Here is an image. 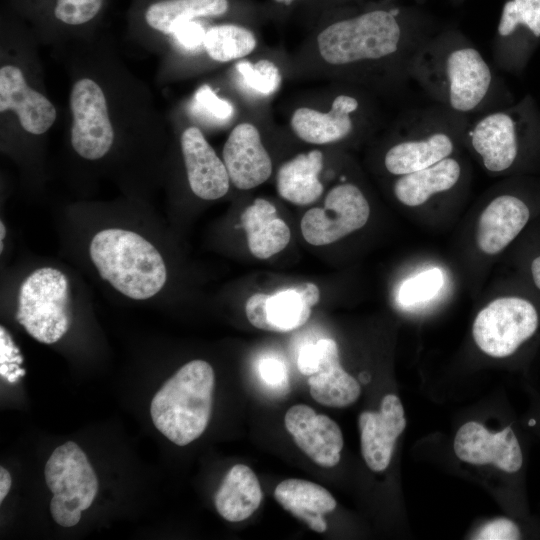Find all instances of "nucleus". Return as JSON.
I'll use <instances>...</instances> for the list:
<instances>
[{
    "instance_id": "f257e3e1",
    "label": "nucleus",
    "mask_w": 540,
    "mask_h": 540,
    "mask_svg": "<svg viewBox=\"0 0 540 540\" xmlns=\"http://www.w3.org/2000/svg\"><path fill=\"white\" fill-rule=\"evenodd\" d=\"M408 75L442 107L465 117L483 110L498 89L482 53L457 33L426 38L409 62Z\"/></svg>"
},
{
    "instance_id": "f03ea898",
    "label": "nucleus",
    "mask_w": 540,
    "mask_h": 540,
    "mask_svg": "<svg viewBox=\"0 0 540 540\" xmlns=\"http://www.w3.org/2000/svg\"><path fill=\"white\" fill-rule=\"evenodd\" d=\"M426 38L405 26L396 12L375 9L328 25L317 36V48L323 61L336 67L397 61L408 70Z\"/></svg>"
},
{
    "instance_id": "7ed1b4c3",
    "label": "nucleus",
    "mask_w": 540,
    "mask_h": 540,
    "mask_svg": "<svg viewBox=\"0 0 540 540\" xmlns=\"http://www.w3.org/2000/svg\"><path fill=\"white\" fill-rule=\"evenodd\" d=\"M464 135L486 170L506 172L540 149V109L527 94L468 121Z\"/></svg>"
},
{
    "instance_id": "20e7f679",
    "label": "nucleus",
    "mask_w": 540,
    "mask_h": 540,
    "mask_svg": "<svg viewBox=\"0 0 540 540\" xmlns=\"http://www.w3.org/2000/svg\"><path fill=\"white\" fill-rule=\"evenodd\" d=\"M89 254L101 278L131 299H149L166 283L167 269L161 254L136 232L101 230L93 236Z\"/></svg>"
},
{
    "instance_id": "39448f33",
    "label": "nucleus",
    "mask_w": 540,
    "mask_h": 540,
    "mask_svg": "<svg viewBox=\"0 0 540 540\" xmlns=\"http://www.w3.org/2000/svg\"><path fill=\"white\" fill-rule=\"evenodd\" d=\"M214 385V370L208 362L196 359L183 365L152 399L155 427L178 446L197 439L211 417Z\"/></svg>"
},
{
    "instance_id": "423d86ee",
    "label": "nucleus",
    "mask_w": 540,
    "mask_h": 540,
    "mask_svg": "<svg viewBox=\"0 0 540 540\" xmlns=\"http://www.w3.org/2000/svg\"><path fill=\"white\" fill-rule=\"evenodd\" d=\"M16 320L41 343L60 340L72 320L66 275L52 267L39 268L28 275L20 286Z\"/></svg>"
},
{
    "instance_id": "0eeeda50",
    "label": "nucleus",
    "mask_w": 540,
    "mask_h": 540,
    "mask_svg": "<svg viewBox=\"0 0 540 540\" xmlns=\"http://www.w3.org/2000/svg\"><path fill=\"white\" fill-rule=\"evenodd\" d=\"M467 122L465 116L444 107L413 115L408 122L411 134L386 151L384 167L390 174L401 176L450 157L455 151L456 129L465 127Z\"/></svg>"
},
{
    "instance_id": "6e6552de",
    "label": "nucleus",
    "mask_w": 540,
    "mask_h": 540,
    "mask_svg": "<svg viewBox=\"0 0 540 540\" xmlns=\"http://www.w3.org/2000/svg\"><path fill=\"white\" fill-rule=\"evenodd\" d=\"M539 329L536 303L522 295H510L493 300L477 314L472 334L485 354L506 358L533 340Z\"/></svg>"
},
{
    "instance_id": "1a4fd4ad",
    "label": "nucleus",
    "mask_w": 540,
    "mask_h": 540,
    "mask_svg": "<svg viewBox=\"0 0 540 540\" xmlns=\"http://www.w3.org/2000/svg\"><path fill=\"white\" fill-rule=\"evenodd\" d=\"M369 216L370 206L360 188L342 183L328 192L324 207L311 208L304 214L300 228L309 244L328 245L362 228Z\"/></svg>"
},
{
    "instance_id": "9d476101",
    "label": "nucleus",
    "mask_w": 540,
    "mask_h": 540,
    "mask_svg": "<svg viewBox=\"0 0 540 540\" xmlns=\"http://www.w3.org/2000/svg\"><path fill=\"white\" fill-rule=\"evenodd\" d=\"M69 103L73 116V149L87 160L102 158L114 142V129L102 88L90 78H81L71 89Z\"/></svg>"
},
{
    "instance_id": "9b49d317",
    "label": "nucleus",
    "mask_w": 540,
    "mask_h": 540,
    "mask_svg": "<svg viewBox=\"0 0 540 540\" xmlns=\"http://www.w3.org/2000/svg\"><path fill=\"white\" fill-rule=\"evenodd\" d=\"M297 367L308 376L312 398L322 405L347 407L361 394L358 381L340 365L338 346L333 339L305 345L299 352Z\"/></svg>"
},
{
    "instance_id": "f8f14e48",
    "label": "nucleus",
    "mask_w": 540,
    "mask_h": 540,
    "mask_svg": "<svg viewBox=\"0 0 540 540\" xmlns=\"http://www.w3.org/2000/svg\"><path fill=\"white\" fill-rule=\"evenodd\" d=\"M540 45V0H508L501 12L494 43L497 65L521 74Z\"/></svg>"
},
{
    "instance_id": "ddd939ff",
    "label": "nucleus",
    "mask_w": 540,
    "mask_h": 540,
    "mask_svg": "<svg viewBox=\"0 0 540 540\" xmlns=\"http://www.w3.org/2000/svg\"><path fill=\"white\" fill-rule=\"evenodd\" d=\"M316 284L302 283L273 294L255 293L245 303V314L252 326L272 332H288L303 326L311 308L319 302Z\"/></svg>"
},
{
    "instance_id": "4468645a",
    "label": "nucleus",
    "mask_w": 540,
    "mask_h": 540,
    "mask_svg": "<svg viewBox=\"0 0 540 540\" xmlns=\"http://www.w3.org/2000/svg\"><path fill=\"white\" fill-rule=\"evenodd\" d=\"M454 451L466 463L492 464L510 474L519 472L524 463L519 439L511 426L493 433L481 423L467 422L455 435Z\"/></svg>"
},
{
    "instance_id": "2eb2a0df",
    "label": "nucleus",
    "mask_w": 540,
    "mask_h": 540,
    "mask_svg": "<svg viewBox=\"0 0 540 540\" xmlns=\"http://www.w3.org/2000/svg\"><path fill=\"white\" fill-rule=\"evenodd\" d=\"M287 431L296 445L317 465H337L343 448V435L338 424L324 414H317L305 404H297L284 416Z\"/></svg>"
},
{
    "instance_id": "dca6fc26",
    "label": "nucleus",
    "mask_w": 540,
    "mask_h": 540,
    "mask_svg": "<svg viewBox=\"0 0 540 540\" xmlns=\"http://www.w3.org/2000/svg\"><path fill=\"white\" fill-rule=\"evenodd\" d=\"M361 452L366 465L374 472L390 464L397 438L406 427L401 400L395 394L385 395L378 411H363L358 417Z\"/></svg>"
},
{
    "instance_id": "f3484780",
    "label": "nucleus",
    "mask_w": 540,
    "mask_h": 540,
    "mask_svg": "<svg viewBox=\"0 0 540 540\" xmlns=\"http://www.w3.org/2000/svg\"><path fill=\"white\" fill-rule=\"evenodd\" d=\"M532 215L533 206L527 196L519 193L496 196L478 219L476 242L479 249L485 254H498L523 232Z\"/></svg>"
},
{
    "instance_id": "a211bd4d",
    "label": "nucleus",
    "mask_w": 540,
    "mask_h": 540,
    "mask_svg": "<svg viewBox=\"0 0 540 540\" xmlns=\"http://www.w3.org/2000/svg\"><path fill=\"white\" fill-rule=\"evenodd\" d=\"M230 182L249 190L263 184L272 173V161L257 127L249 122L236 125L222 151Z\"/></svg>"
},
{
    "instance_id": "6ab92c4d",
    "label": "nucleus",
    "mask_w": 540,
    "mask_h": 540,
    "mask_svg": "<svg viewBox=\"0 0 540 540\" xmlns=\"http://www.w3.org/2000/svg\"><path fill=\"white\" fill-rule=\"evenodd\" d=\"M0 111H13L22 128L33 135L49 130L57 117L52 102L31 88L22 70L14 65L0 68Z\"/></svg>"
},
{
    "instance_id": "aec40b11",
    "label": "nucleus",
    "mask_w": 540,
    "mask_h": 540,
    "mask_svg": "<svg viewBox=\"0 0 540 540\" xmlns=\"http://www.w3.org/2000/svg\"><path fill=\"white\" fill-rule=\"evenodd\" d=\"M180 143L192 192L204 200H216L226 195L230 185L226 166L201 130L195 126L186 128Z\"/></svg>"
},
{
    "instance_id": "412c9836",
    "label": "nucleus",
    "mask_w": 540,
    "mask_h": 540,
    "mask_svg": "<svg viewBox=\"0 0 540 540\" xmlns=\"http://www.w3.org/2000/svg\"><path fill=\"white\" fill-rule=\"evenodd\" d=\"M359 108L360 102L355 96L339 94L328 112L308 107L296 109L291 116L290 126L299 139L310 144L339 142L353 132L354 114Z\"/></svg>"
},
{
    "instance_id": "4be33fe9",
    "label": "nucleus",
    "mask_w": 540,
    "mask_h": 540,
    "mask_svg": "<svg viewBox=\"0 0 540 540\" xmlns=\"http://www.w3.org/2000/svg\"><path fill=\"white\" fill-rule=\"evenodd\" d=\"M275 500L311 530L323 533L327 529L323 516L336 508V500L321 485L304 479H286L274 490Z\"/></svg>"
},
{
    "instance_id": "5701e85b",
    "label": "nucleus",
    "mask_w": 540,
    "mask_h": 540,
    "mask_svg": "<svg viewBox=\"0 0 540 540\" xmlns=\"http://www.w3.org/2000/svg\"><path fill=\"white\" fill-rule=\"evenodd\" d=\"M277 214L271 202L257 198L241 215L249 251L258 259H268L285 249L290 242V228Z\"/></svg>"
},
{
    "instance_id": "b1692460",
    "label": "nucleus",
    "mask_w": 540,
    "mask_h": 540,
    "mask_svg": "<svg viewBox=\"0 0 540 540\" xmlns=\"http://www.w3.org/2000/svg\"><path fill=\"white\" fill-rule=\"evenodd\" d=\"M323 168V153L314 149L296 155L283 163L276 175L278 194L295 205H309L323 193L319 175Z\"/></svg>"
},
{
    "instance_id": "393cba45",
    "label": "nucleus",
    "mask_w": 540,
    "mask_h": 540,
    "mask_svg": "<svg viewBox=\"0 0 540 540\" xmlns=\"http://www.w3.org/2000/svg\"><path fill=\"white\" fill-rule=\"evenodd\" d=\"M461 176L460 162L450 156L422 170L398 176L393 192L402 204L409 207L420 206L433 195L454 188Z\"/></svg>"
},
{
    "instance_id": "a878e982",
    "label": "nucleus",
    "mask_w": 540,
    "mask_h": 540,
    "mask_svg": "<svg viewBox=\"0 0 540 540\" xmlns=\"http://www.w3.org/2000/svg\"><path fill=\"white\" fill-rule=\"evenodd\" d=\"M263 492L256 474L244 465L236 464L227 472L215 496L217 512L229 522L249 518L260 506Z\"/></svg>"
},
{
    "instance_id": "bb28decb",
    "label": "nucleus",
    "mask_w": 540,
    "mask_h": 540,
    "mask_svg": "<svg viewBox=\"0 0 540 540\" xmlns=\"http://www.w3.org/2000/svg\"><path fill=\"white\" fill-rule=\"evenodd\" d=\"M229 0H154L143 11V20L151 29L172 35L183 23L200 18L225 15Z\"/></svg>"
},
{
    "instance_id": "cd10ccee",
    "label": "nucleus",
    "mask_w": 540,
    "mask_h": 540,
    "mask_svg": "<svg viewBox=\"0 0 540 540\" xmlns=\"http://www.w3.org/2000/svg\"><path fill=\"white\" fill-rule=\"evenodd\" d=\"M203 46L211 59L229 62L252 53L257 46V40L254 33L246 27L226 23L210 27L206 31Z\"/></svg>"
},
{
    "instance_id": "c85d7f7f",
    "label": "nucleus",
    "mask_w": 540,
    "mask_h": 540,
    "mask_svg": "<svg viewBox=\"0 0 540 540\" xmlns=\"http://www.w3.org/2000/svg\"><path fill=\"white\" fill-rule=\"evenodd\" d=\"M50 16L60 24L78 27L93 21L101 12L104 0H48Z\"/></svg>"
},
{
    "instance_id": "c756f323",
    "label": "nucleus",
    "mask_w": 540,
    "mask_h": 540,
    "mask_svg": "<svg viewBox=\"0 0 540 540\" xmlns=\"http://www.w3.org/2000/svg\"><path fill=\"white\" fill-rule=\"evenodd\" d=\"M236 69L246 86L258 94L271 95L281 85L282 77L279 68L270 60L261 59L256 63L240 61Z\"/></svg>"
},
{
    "instance_id": "7c9ffc66",
    "label": "nucleus",
    "mask_w": 540,
    "mask_h": 540,
    "mask_svg": "<svg viewBox=\"0 0 540 540\" xmlns=\"http://www.w3.org/2000/svg\"><path fill=\"white\" fill-rule=\"evenodd\" d=\"M444 284L440 269H427L406 280L398 291L397 300L403 306H412L433 298Z\"/></svg>"
},
{
    "instance_id": "2f4dec72",
    "label": "nucleus",
    "mask_w": 540,
    "mask_h": 540,
    "mask_svg": "<svg viewBox=\"0 0 540 540\" xmlns=\"http://www.w3.org/2000/svg\"><path fill=\"white\" fill-rule=\"evenodd\" d=\"M193 109L199 115L215 122L229 120L234 108L226 99L219 97L209 85H202L196 91L193 99Z\"/></svg>"
},
{
    "instance_id": "473e14b6",
    "label": "nucleus",
    "mask_w": 540,
    "mask_h": 540,
    "mask_svg": "<svg viewBox=\"0 0 540 540\" xmlns=\"http://www.w3.org/2000/svg\"><path fill=\"white\" fill-rule=\"evenodd\" d=\"M472 538L479 540H517L522 538V532L513 520L497 518L486 523Z\"/></svg>"
},
{
    "instance_id": "72a5a7b5",
    "label": "nucleus",
    "mask_w": 540,
    "mask_h": 540,
    "mask_svg": "<svg viewBox=\"0 0 540 540\" xmlns=\"http://www.w3.org/2000/svg\"><path fill=\"white\" fill-rule=\"evenodd\" d=\"M206 31L199 21L193 20L178 26L172 36L184 48L195 50L203 46Z\"/></svg>"
},
{
    "instance_id": "f704fd0d",
    "label": "nucleus",
    "mask_w": 540,
    "mask_h": 540,
    "mask_svg": "<svg viewBox=\"0 0 540 540\" xmlns=\"http://www.w3.org/2000/svg\"><path fill=\"white\" fill-rule=\"evenodd\" d=\"M259 372L261 378L273 387L282 386L287 378L284 363L276 358H265L260 362Z\"/></svg>"
},
{
    "instance_id": "c9c22d12",
    "label": "nucleus",
    "mask_w": 540,
    "mask_h": 540,
    "mask_svg": "<svg viewBox=\"0 0 540 540\" xmlns=\"http://www.w3.org/2000/svg\"><path fill=\"white\" fill-rule=\"evenodd\" d=\"M527 271L534 288L540 292V251L529 260Z\"/></svg>"
},
{
    "instance_id": "e433bc0d",
    "label": "nucleus",
    "mask_w": 540,
    "mask_h": 540,
    "mask_svg": "<svg viewBox=\"0 0 540 540\" xmlns=\"http://www.w3.org/2000/svg\"><path fill=\"white\" fill-rule=\"evenodd\" d=\"M12 484V478L7 469L0 467V502L7 496Z\"/></svg>"
},
{
    "instance_id": "4c0bfd02",
    "label": "nucleus",
    "mask_w": 540,
    "mask_h": 540,
    "mask_svg": "<svg viewBox=\"0 0 540 540\" xmlns=\"http://www.w3.org/2000/svg\"><path fill=\"white\" fill-rule=\"evenodd\" d=\"M0 251L2 252L3 251V239L5 237V234H6V228H5V225L4 223L1 221L0 223Z\"/></svg>"
},
{
    "instance_id": "58836bf2",
    "label": "nucleus",
    "mask_w": 540,
    "mask_h": 540,
    "mask_svg": "<svg viewBox=\"0 0 540 540\" xmlns=\"http://www.w3.org/2000/svg\"><path fill=\"white\" fill-rule=\"evenodd\" d=\"M10 368L8 363H2L0 364V375L2 377H5L8 373H10Z\"/></svg>"
},
{
    "instance_id": "ea45409f",
    "label": "nucleus",
    "mask_w": 540,
    "mask_h": 540,
    "mask_svg": "<svg viewBox=\"0 0 540 540\" xmlns=\"http://www.w3.org/2000/svg\"><path fill=\"white\" fill-rule=\"evenodd\" d=\"M5 378L8 382L15 383L19 377L14 372H10L5 376Z\"/></svg>"
},
{
    "instance_id": "a19ab883",
    "label": "nucleus",
    "mask_w": 540,
    "mask_h": 540,
    "mask_svg": "<svg viewBox=\"0 0 540 540\" xmlns=\"http://www.w3.org/2000/svg\"><path fill=\"white\" fill-rule=\"evenodd\" d=\"M18 377H23L25 376L26 374V370L23 369V368H17L16 370L13 371Z\"/></svg>"
},
{
    "instance_id": "79ce46f5",
    "label": "nucleus",
    "mask_w": 540,
    "mask_h": 540,
    "mask_svg": "<svg viewBox=\"0 0 540 540\" xmlns=\"http://www.w3.org/2000/svg\"><path fill=\"white\" fill-rule=\"evenodd\" d=\"M9 364V368H10V371L13 372L14 370H16L17 368H19V364L18 363H8Z\"/></svg>"
},
{
    "instance_id": "37998d69",
    "label": "nucleus",
    "mask_w": 540,
    "mask_h": 540,
    "mask_svg": "<svg viewBox=\"0 0 540 540\" xmlns=\"http://www.w3.org/2000/svg\"><path fill=\"white\" fill-rule=\"evenodd\" d=\"M278 3H281V4H290L292 3L293 1H296V0H274Z\"/></svg>"
}]
</instances>
